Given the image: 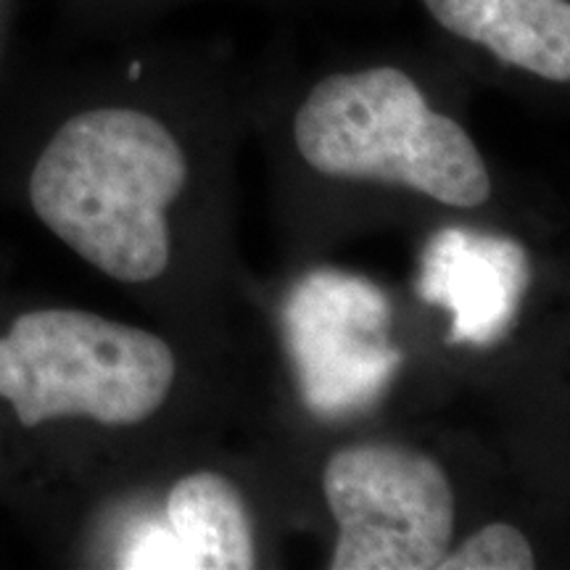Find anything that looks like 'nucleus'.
Instances as JSON below:
<instances>
[{"mask_svg":"<svg viewBox=\"0 0 570 570\" xmlns=\"http://www.w3.org/2000/svg\"><path fill=\"white\" fill-rule=\"evenodd\" d=\"M185 180V154L164 119L98 106L69 117L42 148L30 202L88 265L119 283H148L169 265L167 206Z\"/></svg>","mask_w":570,"mask_h":570,"instance_id":"f257e3e1","label":"nucleus"},{"mask_svg":"<svg viewBox=\"0 0 570 570\" xmlns=\"http://www.w3.org/2000/svg\"><path fill=\"white\" fill-rule=\"evenodd\" d=\"M294 140L302 159L327 177L404 185L460 209L491 196L470 132L431 104L415 71L394 61L317 77L296 106Z\"/></svg>","mask_w":570,"mask_h":570,"instance_id":"f03ea898","label":"nucleus"},{"mask_svg":"<svg viewBox=\"0 0 570 570\" xmlns=\"http://www.w3.org/2000/svg\"><path fill=\"white\" fill-rule=\"evenodd\" d=\"M177 362L167 341L80 309H35L0 338V396L19 423L90 417L135 425L159 412Z\"/></svg>","mask_w":570,"mask_h":570,"instance_id":"7ed1b4c3","label":"nucleus"},{"mask_svg":"<svg viewBox=\"0 0 570 570\" xmlns=\"http://www.w3.org/2000/svg\"><path fill=\"white\" fill-rule=\"evenodd\" d=\"M338 523L333 570H436L452 544L454 491L441 465L402 444L338 449L323 473Z\"/></svg>","mask_w":570,"mask_h":570,"instance_id":"20e7f679","label":"nucleus"},{"mask_svg":"<svg viewBox=\"0 0 570 570\" xmlns=\"http://www.w3.org/2000/svg\"><path fill=\"white\" fill-rule=\"evenodd\" d=\"M523 288L525 259L512 240L444 230L428 246L420 294L452 312V341L499 338L515 317Z\"/></svg>","mask_w":570,"mask_h":570,"instance_id":"39448f33","label":"nucleus"},{"mask_svg":"<svg viewBox=\"0 0 570 570\" xmlns=\"http://www.w3.org/2000/svg\"><path fill=\"white\" fill-rule=\"evenodd\" d=\"M441 32L502 69L547 85L570 80V0H420Z\"/></svg>","mask_w":570,"mask_h":570,"instance_id":"423d86ee","label":"nucleus"},{"mask_svg":"<svg viewBox=\"0 0 570 570\" xmlns=\"http://www.w3.org/2000/svg\"><path fill=\"white\" fill-rule=\"evenodd\" d=\"M167 520L185 566L202 570H252L254 533L240 491L225 475L202 470L169 491Z\"/></svg>","mask_w":570,"mask_h":570,"instance_id":"0eeeda50","label":"nucleus"},{"mask_svg":"<svg viewBox=\"0 0 570 570\" xmlns=\"http://www.w3.org/2000/svg\"><path fill=\"white\" fill-rule=\"evenodd\" d=\"M533 554L529 539L515 525L489 523L468 541L444 554L436 570H533Z\"/></svg>","mask_w":570,"mask_h":570,"instance_id":"6e6552de","label":"nucleus"},{"mask_svg":"<svg viewBox=\"0 0 570 570\" xmlns=\"http://www.w3.org/2000/svg\"><path fill=\"white\" fill-rule=\"evenodd\" d=\"M122 568H188L185 554L177 544L173 529L151 531L148 537L135 541Z\"/></svg>","mask_w":570,"mask_h":570,"instance_id":"1a4fd4ad","label":"nucleus"},{"mask_svg":"<svg viewBox=\"0 0 570 570\" xmlns=\"http://www.w3.org/2000/svg\"><path fill=\"white\" fill-rule=\"evenodd\" d=\"M0 11H3V0H0Z\"/></svg>","mask_w":570,"mask_h":570,"instance_id":"9d476101","label":"nucleus"}]
</instances>
